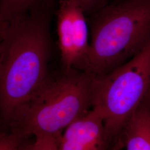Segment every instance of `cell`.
<instances>
[{"instance_id":"9c48e42d","label":"cell","mask_w":150,"mask_h":150,"mask_svg":"<svg viewBox=\"0 0 150 150\" xmlns=\"http://www.w3.org/2000/svg\"><path fill=\"white\" fill-rule=\"evenodd\" d=\"M35 141L30 145L20 146L17 150H56L59 138L48 135L36 136Z\"/></svg>"},{"instance_id":"7a4b0ae2","label":"cell","mask_w":150,"mask_h":150,"mask_svg":"<svg viewBox=\"0 0 150 150\" xmlns=\"http://www.w3.org/2000/svg\"><path fill=\"white\" fill-rule=\"evenodd\" d=\"M96 76L75 69L50 74L9 122L24 137L59 138L64 129L93 107Z\"/></svg>"},{"instance_id":"30bf717a","label":"cell","mask_w":150,"mask_h":150,"mask_svg":"<svg viewBox=\"0 0 150 150\" xmlns=\"http://www.w3.org/2000/svg\"><path fill=\"white\" fill-rule=\"evenodd\" d=\"M23 136L12 131L10 134L0 133V150H17L21 144Z\"/></svg>"},{"instance_id":"5b68a950","label":"cell","mask_w":150,"mask_h":150,"mask_svg":"<svg viewBox=\"0 0 150 150\" xmlns=\"http://www.w3.org/2000/svg\"><path fill=\"white\" fill-rule=\"evenodd\" d=\"M56 15L63 69L85 71L90 48L86 14L78 0H59Z\"/></svg>"},{"instance_id":"52a82bcc","label":"cell","mask_w":150,"mask_h":150,"mask_svg":"<svg viewBox=\"0 0 150 150\" xmlns=\"http://www.w3.org/2000/svg\"><path fill=\"white\" fill-rule=\"evenodd\" d=\"M126 150H150V107L144 100L135 109L121 134Z\"/></svg>"},{"instance_id":"8992f818","label":"cell","mask_w":150,"mask_h":150,"mask_svg":"<svg viewBox=\"0 0 150 150\" xmlns=\"http://www.w3.org/2000/svg\"><path fill=\"white\" fill-rule=\"evenodd\" d=\"M115 144L107 134L102 113L93 107L64 129L56 150H110Z\"/></svg>"},{"instance_id":"9a60e30c","label":"cell","mask_w":150,"mask_h":150,"mask_svg":"<svg viewBox=\"0 0 150 150\" xmlns=\"http://www.w3.org/2000/svg\"><path fill=\"white\" fill-rule=\"evenodd\" d=\"M119 1H120V0H119Z\"/></svg>"},{"instance_id":"7c38bea8","label":"cell","mask_w":150,"mask_h":150,"mask_svg":"<svg viewBox=\"0 0 150 150\" xmlns=\"http://www.w3.org/2000/svg\"><path fill=\"white\" fill-rule=\"evenodd\" d=\"M8 25V22L0 20V44L2 40L6 27Z\"/></svg>"},{"instance_id":"5bb4252c","label":"cell","mask_w":150,"mask_h":150,"mask_svg":"<svg viewBox=\"0 0 150 150\" xmlns=\"http://www.w3.org/2000/svg\"><path fill=\"white\" fill-rule=\"evenodd\" d=\"M144 100H145L146 102L148 104V105L150 107V85Z\"/></svg>"},{"instance_id":"277c9868","label":"cell","mask_w":150,"mask_h":150,"mask_svg":"<svg viewBox=\"0 0 150 150\" xmlns=\"http://www.w3.org/2000/svg\"><path fill=\"white\" fill-rule=\"evenodd\" d=\"M150 85V40L125 64L96 76L93 107L103 117L110 139L116 141Z\"/></svg>"},{"instance_id":"3957f363","label":"cell","mask_w":150,"mask_h":150,"mask_svg":"<svg viewBox=\"0 0 150 150\" xmlns=\"http://www.w3.org/2000/svg\"><path fill=\"white\" fill-rule=\"evenodd\" d=\"M85 71L105 75L125 64L150 40V0H120L92 14Z\"/></svg>"},{"instance_id":"4fadbf2b","label":"cell","mask_w":150,"mask_h":150,"mask_svg":"<svg viewBox=\"0 0 150 150\" xmlns=\"http://www.w3.org/2000/svg\"><path fill=\"white\" fill-rule=\"evenodd\" d=\"M123 148H124L123 141L121 137H120L118 138L117 141L115 142V144L112 147L110 150H120Z\"/></svg>"},{"instance_id":"6da1fadb","label":"cell","mask_w":150,"mask_h":150,"mask_svg":"<svg viewBox=\"0 0 150 150\" xmlns=\"http://www.w3.org/2000/svg\"><path fill=\"white\" fill-rule=\"evenodd\" d=\"M50 10L8 22L0 44V113L8 123L50 74Z\"/></svg>"},{"instance_id":"8fae6325","label":"cell","mask_w":150,"mask_h":150,"mask_svg":"<svg viewBox=\"0 0 150 150\" xmlns=\"http://www.w3.org/2000/svg\"><path fill=\"white\" fill-rule=\"evenodd\" d=\"M82 10L87 15L93 14L106 5L107 0H78Z\"/></svg>"},{"instance_id":"ba28073f","label":"cell","mask_w":150,"mask_h":150,"mask_svg":"<svg viewBox=\"0 0 150 150\" xmlns=\"http://www.w3.org/2000/svg\"><path fill=\"white\" fill-rule=\"evenodd\" d=\"M54 0H0V20L6 22L33 12L50 10Z\"/></svg>"}]
</instances>
